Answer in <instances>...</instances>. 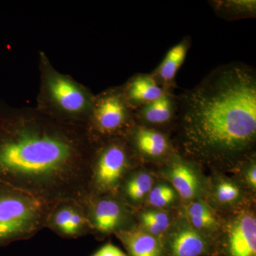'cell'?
Returning <instances> with one entry per match:
<instances>
[{"label": "cell", "mask_w": 256, "mask_h": 256, "mask_svg": "<svg viewBox=\"0 0 256 256\" xmlns=\"http://www.w3.org/2000/svg\"><path fill=\"white\" fill-rule=\"evenodd\" d=\"M208 2L215 14L225 21H237L256 16V0H212Z\"/></svg>", "instance_id": "obj_21"}, {"label": "cell", "mask_w": 256, "mask_h": 256, "mask_svg": "<svg viewBox=\"0 0 256 256\" xmlns=\"http://www.w3.org/2000/svg\"><path fill=\"white\" fill-rule=\"evenodd\" d=\"M180 204L181 200L173 186L163 178H158L148 195L144 206L172 210H178Z\"/></svg>", "instance_id": "obj_22"}, {"label": "cell", "mask_w": 256, "mask_h": 256, "mask_svg": "<svg viewBox=\"0 0 256 256\" xmlns=\"http://www.w3.org/2000/svg\"><path fill=\"white\" fill-rule=\"evenodd\" d=\"M50 98L60 110L70 114L92 112L94 98L74 82L58 74H52L46 80Z\"/></svg>", "instance_id": "obj_13"}, {"label": "cell", "mask_w": 256, "mask_h": 256, "mask_svg": "<svg viewBox=\"0 0 256 256\" xmlns=\"http://www.w3.org/2000/svg\"><path fill=\"white\" fill-rule=\"evenodd\" d=\"M86 206L90 229L100 235L116 234L133 225L131 208L118 194L90 197Z\"/></svg>", "instance_id": "obj_10"}, {"label": "cell", "mask_w": 256, "mask_h": 256, "mask_svg": "<svg viewBox=\"0 0 256 256\" xmlns=\"http://www.w3.org/2000/svg\"><path fill=\"white\" fill-rule=\"evenodd\" d=\"M172 138L180 154L212 172H230L256 152V70L242 62L218 66L178 96Z\"/></svg>", "instance_id": "obj_2"}, {"label": "cell", "mask_w": 256, "mask_h": 256, "mask_svg": "<svg viewBox=\"0 0 256 256\" xmlns=\"http://www.w3.org/2000/svg\"><path fill=\"white\" fill-rule=\"evenodd\" d=\"M192 46V37L186 36L170 48L159 65L151 72L156 84L166 90L176 88V74L186 60Z\"/></svg>", "instance_id": "obj_17"}, {"label": "cell", "mask_w": 256, "mask_h": 256, "mask_svg": "<svg viewBox=\"0 0 256 256\" xmlns=\"http://www.w3.org/2000/svg\"><path fill=\"white\" fill-rule=\"evenodd\" d=\"M217 246L218 256H256V215L254 205L226 214Z\"/></svg>", "instance_id": "obj_6"}, {"label": "cell", "mask_w": 256, "mask_h": 256, "mask_svg": "<svg viewBox=\"0 0 256 256\" xmlns=\"http://www.w3.org/2000/svg\"><path fill=\"white\" fill-rule=\"evenodd\" d=\"M204 200L212 208L226 214L252 206L255 204V195L234 176L222 172H212L207 176Z\"/></svg>", "instance_id": "obj_9"}, {"label": "cell", "mask_w": 256, "mask_h": 256, "mask_svg": "<svg viewBox=\"0 0 256 256\" xmlns=\"http://www.w3.org/2000/svg\"><path fill=\"white\" fill-rule=\"evenodd\" d=\"M158 168L160 178L176 190L181 203L204 197L207 176L202 172V166L195 162L176 152Z\"/></svg>", "instance_id": "obj_7"}, {"label": "cell", "mask_w": 256, "mask_h": 256, "mask_svg": "<svg viewBox=\"0 0 256 256\" xmlns=\"http://www.w3.org/2000/svg\"><path fill=\"white\" fill-rule=\"evenodd\" d=\"M139 165L124 136L100 141L90 170V197L118 194L124 178Z\"/></svg>", "instance_id": "obj_4"}, {"label": "cell", "mask_w": 256, "mask_h": 256, "mask_svg": "<svg viewBox=\"0 0 256 256\" xmlns=\"http://www.w3.org/2000/svg\"><path fill=\"white\" fill-rule=\"evenodd\" d=\"M98 143L87 121L15 111L0 120V183L47 203L86 204Z\"/></svg>", "instance_id": "obj_1"}, {"label": "cell", "mask_w": 256, "mask_h": 256, "mask_svg": "<svg viewBox=\"0 0 256 256\" xmlns=\"http://www.w3.org/2000/svg\"><path fill=\"white\" fill-rule=\"evenodd\" d=\"M230 172L234 176L255 195L256 193V153L239 163Z\"/></svg>", "instance_id": "obj_23"}, {"label": "cell", "mask_w": 256, "mask_h": 256, "mask_svg": "<svg viewBox=\"0 0 256 256\" xmlns=\"http://www.w3.org/2000/svg\"><path fill=\"white\" fill-rule=\"evenodd\" d=\"M128 252V256H165L161 239L134 224L114 234Z\"/></svg>", "instance_id": "obj_18"}, {"label": "cell", "mask_w": 256, "mask_h": 256, "mask_svg": "<svg viewBox=\"0 0 256 256\" xmlns=\"http://www.w3.org/2000/svg\"><path fill=\"white\" fill-rule=\"evenodd\" d=\"M92 256H128V255L118 247L108 242V244L102 246Z\"/></svg>", "instance_id": "obj_24"}, {"label": "cell", "mask_w": 256, "mask_h": 256, "mask_svg": "<svg viewBox=\"0 0 256 256\" xmlns=\"http://www.w3.org/2000/svg\"><path fill=\"white\" fill-rule=\"evenodd\" d=\"M46 227L68 238H78L92 230L86 204L76 201L54 204Z\"/></svg>", "instance_id": "obj_12"}, {"label": "cell", "mask_w": 256, "mask_h": 256, "mask_svg": "<svg viewBox=\"0 0 256 256\" xmlns=\"http://www.w3.org/2000/svg\"><path fill=\"white\" fill-rule=\"evenodd\" d=\"M162 242L165 256H218L216 242L194 228L178 210Z\"/></svg>", "instance_id": "obj_11"}, {"label": "cell", "mask_w": 256, "mask_h": 256, "mask_svg": "<svg viewBox=\"0 0 256 256\" xmlns=\"http://www.w3.org/2000/svg\"><path fill=\"white\" fill-rule=\"evenodd\" d=\"M156 180L153 172L144 165H139L124 178L118 195L131 210H140L146 205V198Z\"/></svg>", "instance_id": "obj_16"}, {"label": "cell", "mask_w": 256, "mask_h": 256, "mask_svg": "<svg viewBox=\"0 0 256 256\" xmlns=\"http://www.w3.org/2000/svg\"><path fill=\"white\" fill-rule=\"evenodd\" d=\"M136 220L139 226L148 233L162 240L176 217V212L150 207H142L136 212Z\"/></svg>", "instance_id": "obj_20"}, {"label": "cell", "mask_w": 256, "mask_h": 256, "mask_svg": "<svg viewBox=\"0 0 256 256\" xmlns=\"http://www.w3.org/2000/svg\"><path fill=\"white\" fill-rule=\"evenodd\" d=\"M54 204L0 183V247L32 238L46 227Z\"/></svg>", "instance_id": "obj_3"}, {"label": "cell", "mask_w": 256, "mask_h": 256, "mask_svg": "<svg viewBox=\"0 0 256 256\" xmlns=\"http://www.w3.org/2000/svg\"><path fill=\"white\" fill-rule=\"evenodd\" d=\"M121 88L133 111L156 100L166 92L156 84L150 73L136 74Z\"/></svg>", "instance_id": "obj_19"}, {"label": "cell", "mask_w": 256, "mask_h": 256, "mask_svg": "<svg viewBox=\"0 0 256 256\" xmlns=\"http://www.w3.org/2000/svg\"><path fill=\"white\" fill-rule=\"evenodd\" d=\"M178 212L194 228L218 242L223 229L224 214L212 208L204 198L181 203Z\"/></svg>", "instance_id": "obj_15"}, {"label": "cell", "mask_w": 256, "mask_h": 256, "mask_svg": "<svg viewBox=\"0 0 256 256\" xmlns=\"http://www.w3.org/2000/svg\"><path fill=\"white\" fill-rule=\"evenodd\" d=\"M178 96L166 90L161 97L134 111L138 124L172 134L178 117Z\"/></svg>", "instance_id": "obj_14"}, {"label": "cell", "mask_w": 256, "mask_h": 256, "mask_svg": "<svg viewBox=\"0 0 256 256\" xmlns=\"http://www.w3.org/2000/svg\"><path fill=\"white\" fill-rule=\"evenodd\" d=\"M140 164H164L176 148L170 133L136 122L124 136Z\"/></svg>", "instance_id": "obj_8"}, {"label": "cell", "mask_w": 256, "mask_h": 256, "mask_svg": "<svg viewBox=\"0 0 256 256\" xmlns=\"http://www.w3.org/2000/svg\"><path fill=\"white\" fill-rule=\"evenodd\" d=\"M136 124L134 111L128 106L122 88H111L94 99L88 124L98 142L124 137Z\"/></svg>", "instance_id": "obj_5"}]
</instances>
